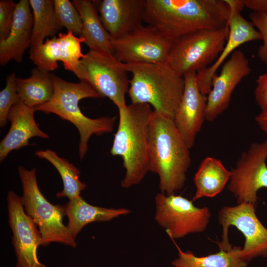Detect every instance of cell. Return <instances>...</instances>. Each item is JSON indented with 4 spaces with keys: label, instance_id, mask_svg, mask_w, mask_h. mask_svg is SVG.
<instances>
[{
    "label": "cell",
    "instance_id": "obj_1",
    "mask_svg": "<svg viewBox=\"0 0 267 267\" xmlns=\"http://www.w3.org/2000/svg\"><path fill=\"white\" fill-rule=\"evenodd\" d=\"M226 0H146L143 21L174 42L191 32L228 25Z\"/></svg>",
    "mask_w": 267,
    "mask_h": 267
},
{
    "label": "cell",
    "instance_id": "obj_2",
    "mask_svg": "<svg viewBox=\"0 0 267 267\" xmlns=\"http://www.w3.org/2000/svg\"><path fill=\"white\" fill-rule=\"evenodd\" d=\"M189 150L173 120L153 110L149 128L148 169L158 176L161 192L175 194L183 187L191 162Z\"/></svg>",
    "mask_w": 267,
    "mask_h": 267
},
{
    "label": "cell",
    "instance_id": "obj_3",
    "mask_svg": "<svg viewBox=\"0 0 267 267\" xmlns=\"http://www.w3.org/2000/svg\"><path fill=\"white\" fill-rule=\"evenodd\" d=\"M118 111V126L110 153L122 157L125 174L121 185L128 188L139 183L148 172V134L153 110L147 104L131 103Z\"/></svg>",
    "mask_w": 267,
    "mask_h": 267
},
{
    "label": "cell",
    "instance_id": "obj_4",
    "mask_svg": "<svg viewBox=\"0 0 267 267\" xmlns=\"http://www.w3.org/2000/svg\"><path fill=\"white\" fill-rule=\"evenodd\" d=\"M132 77L128 94L132 103L147 104L174 120L184 87V77L167 63H129Z\"/></svg>",
    "mask_w": 267,
    "mask_h": 267
},
{
    "label": "cell",
    "instance_id": "obj_5",
    "mask_svg": "<svg viewBox=\"0 0 267 267\" xmlns=\"http://www.w3.org/2000/svg\"><path fill=\"white\" fill-rule=\"evenodd\" d=\"M53 94L47 102L34 108L45 114L53 113L62 119L72 123L80 136L79 152L82 160L88 150V142L93 134L101 135L113 131L116 117H101L92 119L86 116L79 106L80 100L102 96L86 83H75L65 81L52 74Z\"/></svg>",
    "mask_w": 267,
    "mask_h": 267
},
{
    "label": "cell",
    "instance_id": "obj_6",
    "mask_svg": "<svg viewBox=\"0 0 267 267\" xmlns=\"http://www.w3.org/2000/svg\"><path fill=\"white\" fill-rule=\"evenodd\" d=\"M23 195L21 197L26 213L36 224L41 235V245L56 242L75 248L76 238L63 222L65 216L64 206L51 204L41 192L37 180L36 170L18 167Z\"/></svg>",
    "mask_w": 267,
    "mask_h": 267
},
{
    "label": "cell",
    "instance_id": "obj_7",
    "mask_svg": "<svg viewBox=\"0 0 267 267\" xmlns=\"http://www.w3.org/2000/svg\"><path fill=\"white\" fill-rule=\"evenodd\" d=\"M125 63L113 54L89 50L81 59L74 74L102 97H107L118 108L126 106L130 80Z\"/></svg>",
    "mask_w": 267,
    "mask_h": 267
},
{
    "label": "cell",
    "instance_id": "obj_8",
    "mask_svg": "<svg viewBox=\"0 0 267 267\" xmlns=\"http://www.w3.org/2000/svg\"><path fill=\"white\" fill-rule=\"evenodd\" d=\"M228 34V25L189 33L174 42L167 64L183 77L189 73H196L217 59Z\"/></svg>",
    "mask_w": 267,
    "mask_h": 267
},
{
    "label": "cell",
    "instance_id": "obj_9",
    "mask_svg": "<svg viewBox=\"0 0 267 267\" xmlns=\"http://www.w3.org/2000/svg\"><path fill=\"white\" fill-rule=\"evenodd\" d=\"M156 222L174 240L207 228L211 213L208 208L196 207L192 200L176 194L160 192L155 197Z\"/></svg>",
    "mask_w": 267,
    "mask_h": 267
},
{
    "label": "cell",
    "instance_id": "obj_10",
    "mask_svg": "<svg viewBox=\"0 0 267 267\" xmlns=\"http://www.w3.org/2000/svg\"><path fill=\"white\" fill-rule=\"evenodd\" d=\"M255 206L242 202L235 206H224L219 213V221L222 227V240L218 242L220 250L228 251L232 248L228 229L234 226L245 237L242 252L248 262L258 257H267V228L257 217Z\"/></svg>",
    "mask_w": 267,
    "mask_h": 267
},
{
    "label": "cell",
    "instance_id": "obj_11",
    "mask_svg": "<svg viewBox=\"0 0 267 267\" xmlns=\"http://www.w3.org/2000/svg\"><path fill=\"white\" fill-rule=\"evenodd\" d=\"M174 44L148 25H141L112 41L114 56L126 64L167 63Z\"/></svg>",
    "mask_w": 267,
    "mask_h": 267
},
{
    "label": "cell",
    "instance_id": "obj_12",
    "mask_svg": "<svg viewBox=\"0 0 267 267\" xmlns=\"http://www.w3.org/2000/svg\"><path fill=\"white\" fill-rule=\"evenodd\" d=\"M267 139L252 143L230 171L228 190L238 204L247 202L256 205L257 193L267 188Z\"/></svg>",
    "mask_w": 267,
    "mask_h": 267
},
{
    "label": "cell",
    "instance_id": "obj_13",
    "mask_svg": "<svg viewBox=\"0 0 267 267\" xmlns=\"http://www.w3.org/2000/svg\"><path fill=\"white\" fill-rule=\"evenodd\" d=\"M7 201L8 223L17 258L16 267H42L43 264L37 256V249L42 241L38 226L26 213L21 197L10 191Z\"/></svg>",
    "mask_w": 267,
    "mask_h": 267
},
{
    "label": "cell",
    "instance_id": "obj_14",
    "mask_svg": "<svg viewBox=\"0 0 267 267\" xmlns=\"http://www.w3.org/2000/svg\"><path fill=\"white\" fill-rule=\"evenodd\" d=\"M230 7L228 26L229 34L225 45L217 59L210 65L196 72L198 87L204 95H208L212 88V80L217 71L225 59L242 44L262 40L260 32L251 22L245 19L241 11L245 7L243 0H226Z\"/></svg>",
    "mask_w": 267,
    "mask_h": 267
},
{
    "label": "cell",
    "instance_id": "obj_15",
    "mask_svg": "<svg viewBox=\"0 0 267 267\" xmlns=\"http://www.w3.org/2000/svg\"><path fill=\"white\" fill-rule=\"evenodd\" d=\"M251 71L245 54L236 50L223 63L220 73L213 78L211 89L207 97L206 120L214 121L227 109L234 89Z\"/></svg>",
    "mask_w": 267,
    "mask_h": 267
},
{
    "label": "cell",
    "instance_id": "obj_16",
    "mask_svg": "<svg viewBox=\"0 0 267 267\" xmlns=\"http://www.w3.org/2000/svg\"><path fill=\"white\" fill-rule=\"evenodd\" d=\"M183 77V92L173 121L190 149L205 120L207 97L198 87L196 72L187 73Z\"/></svg>",
    "mask_w": 267,
    "mask_h": 267
},
{
    "label": "cell",
    "instance_id": "obj_17",
    "mask_svg": "<svg viewBox=\"0 0 267 267\" xmlns=\"http://www.w3.org/2000/svg\"><path fill=\"white\" fill-rule=\"evenodd\" d=\"M101 22L116 39L142 25L146 0H93Z\"/></svg>",
    "mask_w": 267,
    "mask_h": 267
},
{
    "label": "cell",
    "instance_id": "obj_18",
    "mask_svg": "<svg viewBox=\"0 0 267 267\" xmlns=\"http://www.w3.org/2000/svg\"><path fill=\"white\" fill-rule=\"evenodd\" d=\"M35 112L34 108L27 105L21 99L12 107L8 116L11 126L0 143V162L11 151L30 145V138H49L48 135L43 132L36 123Z\"/></svg>",
    "mask_w": 267,
    "mask_h": 267
},
{
    "label": "cell",
    "instance_id": "obj_19",
    "mask_svg": "<svg viewBox=\"0 0 267 267\" xmlns=\"http://www.w3.org/2000/svg\"><path fill=\"white\" fill-rule=\"evenodd\" d=\"M29 0L17 3L14 20L7 38L0 41V64L4 65L12 60L22 61L25 50L30 46L33 17Z\"/></svg>",
    "mask_w": 267,
    "mask_h": 267
},
{
    "label": "cell",
    "instance_id": "obj_20",
    "mask_svg": "<svg viewBox=\"0 0 267 267\" xmlns=\"http://www.w3.org/2000/svg\"><path fill=\"white\" fill-rule=\"evenodd\" d=\"M64 208L68 220L67 228L75 238L88 223L108 222L131 212L126 208H106L93 206L88 203L81 196L69 200Z\"/></svg>",
    "mask_w": 267,
    "mask_h": 267
},
{
    "label": "cell",
    "instance_id": "obj_21",
    "mask_svg": "<svg viewBox=\"0 0 267 267\" xmlns=\"http://www.w3.org/2000/svg\"><path fill=\"white\" fill-rule=\"evenodd\" d=\"M72 3L78 11L82 21L80 37L84 39L85 43L89 50L113 54V38L102 25L93 0H74Z\"/></svg>",
    "mask_w": 267,
    "mask_h": 267
},
{
    "label": "cell",
    "instance_id": "obj_22",
    "mask_svg": "<svg viewBox=\"0 0 267 267\" xmlns=\"http://www.w3.org/2000/svg\"><path fill=\"white\" fill-rule=\"evenodd\" d=\"M230 176V171L226 169L221 160L212 157H206L195 174L196 191L192 201L204 197L216 196L224 189Z\"/></svg>",
    "mask_w": 267,
    "mask_h": 267
},
{
    "label": "cell",
    "instance_id": "obj_23",
    "mask_svg": "<svg viewBox=\"0 0 267 267\" xmlns=\"http://www.w3.org/2000/svg\"><path fill=\"white\" fill-rule=\"evenodd\" d=\"M174 243L178 251V257L172 262L174 267H247L248 261L244 257L240 247L198 257L190 251L183 252Z\"/></svg>",
    "mask_w": 267,
    "mask_h": 267
},
{
    "label": "cell",
    "instance_id": "obj_24",
    "mask_svg": "<svg viewBox=\"0 0 267 267\" xmlns=\"http://www.w3.org/2000/svg\"><path fill=\"white\" fill-rule=\"evenodd\" d=\"M52 74L36 67L30 77H17V91L20 99L33 108L48 102L54 91Z\"/></svg>",
    "mask_w": 267,
    "mask_h": 267
},
{
    "label": "cell",
    "instance_id": "obj_25",
    "mask_svg": "<svg viewBox=\"0 0 267 267\" xmlns=\"http://www.w3.org/2000/svg\"><path fill=\"white\" fill-rule=\"evenodd\" d=\"M33 17V33L30 49L39 47L44 39L53 37L62 27L55 16L53 0H30Z\"/></svg>",
    "mask_w": 267,
    "mask_h": 267
},
{
    "label": "cell",
    "instance_id": "obj_26",
    "mask_svg": "<svg viewBox=\"0 0 267 267\" xmlns=\"http://www.w3.org/2000/svg\"><path fill=\"white\" fill-rule=\"evenodd\" d=\"M35 155L49 162L60 174L63 188L57 193V197H66L71 200L81 196V192L86 189L87 184L79 179L80 171L73 164L50 149L36 151Z\"/></svg>",
    "mask_w": 267,
    "mask_h": 267
},
{
    "label": "cell",
    "instance_id": "obj_27",
    "mask_svg": "<svg viewBox=\"0 0 267 267\" xmlns=\"http://www.w3.org/2000/svg\"><path fill=\"white\" fill-rule=\"evenodd\" d=\"M30 58L40 70L50 72L58 67L60 50L58 37L53 36L39 47L30 49Z\"/></svg>",
    "mask_w": 267,
    "mask_h": 267
},
{
    "label": "cell",
    "instance_id": "obj_28",
    "mask_svg": "<svg viewBox=\"0 0 267 267\" xmlns=\"http://www.w3.org/2000/svg\"><path fill=\"white\" fill-rule=\"evenodd\" d=\"M60 56L66 70L74 73L79 61L84 57L81 49V44L85 43L84 38L74 35L71 31L66 33H59Z\"/></svg>",
    "mask_w": 267,
    "mask_h": 267
},
{
    "label": "cell",
    "instance_id": "obj_29",
    "mask_svg": "<svg viewBox=\"0 0 267 267\" xmlns=\"http://www.w3.org/2000/svg\"><path fill=\"white\" fill-rule=\"evenodd\" d=\"M53 5L55 14L60 26L80 37L82 21L73 3L68 0H53Z\"/></svg>",
    "mask_w": 267,
    "mask_h": 267
},
{
    "label": "cell",
    "instance_id": "obj_30",
    "mask_svg": "<svg viewBox=\"0 0 267 267\" xmlns=\"http://www.w3.org/2000/svg\"><path fill=\"white\" fill-rule=\"evenodd\" d=\"M16 78L14 72L7 77L6 85L0 92V126L4 127L8 121L12 107L20 100L17 91Z\"/></svg>",
    "mask_w": 267,
    "mask_h": 267
},
{
    "label": "cell",
    "instance_id": "obj_31",
    "mask_svg": "<svg viewBox=\"0 0 267 267\" xmlns=\"http://www.w3.org/2000/svg\"><path fill=\"white\" fill-rule=\"evenodd\" d=\"M16 5L12 0H0V41L5 40L10 33Z\"/></svg>",
    "mask_w": 267,
    "mask_h": 267
},
{
    "label": "cell",
    "instance_id": "obj_32",
    "mask_svg": "<svg viewBox=\"0 0 267 267\" xmlns=\"http://www.w3.org/2000/svg\"><path fill=\"white\" fill-rule=\"evenodd\" d=\"M251 22L261 35L263 44L260 45L258 55L261 61L267 65V14L253 12L249 15Z\"/></svg>",
    "mask_w": 267,
    "mask_h": 267
},
{
    "label": "cell",
    "instance_id": "obj_33",
    "mask_svg": "<svg viewBox=\"0 0 267 267\" xmlns=\"http://www.w3.org/2000/svg\"><path fill=\"white\" fill-rule=\"evenodd\" d=\"M255 100L261 110L267 108V73L261 75L256 81Z\"/></svg>",
    "mask_w": 267,
    "mask_h": 267
},
{
    "label": "cell",
    "instance_id": "obj_34",
    "mask_svg": "<svg viewBox=\"0 0 267 267\" xmlns=\"http://www.w3.org/2000/svg\"><path fill=\"white\" fill-rule=\"evenodd\" d=\"M244 6L254 11L267 14V0H243Z\"/></svg>",
    "mask_w": 267,
    "mask_h": 267
},
{
    "label": "cell",
    "instance_id": "obj_35",
    "mask_svg": "<svg viewBox=\"0 0 267 267\" xmlns=\"http://www.w3.org/2000/svg\"><path fill=\"white\" fill-rule=\"evenodd\" d=\"M255 121L260 129L267 135V108L262 110L255 117Z\"/></svg>",
    "mask_w": 267,
    "mask_h": 267
},
{
    "label": "cell",
    "instance_id": "obj_36",
    "mask_svg": "<svg viewBox=\"0 0 267 267\" xmlns=\"http://www.w3.org/2000/svg\"><path fill=\"white\" fill-rule=\"evenodd\" d=\"M42 267H46L45 265H42Z\"/></svg>",
    "mask_w": 267,
    "mask_h": 267
}]
</instances>
